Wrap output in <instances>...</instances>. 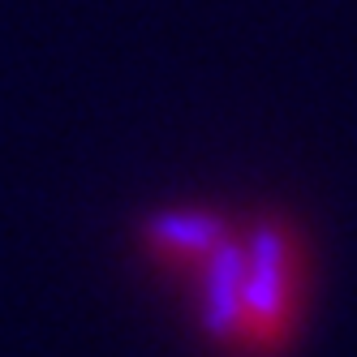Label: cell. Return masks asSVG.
<instances>
[{
  "label": "cell",
  "mask_w": 357,
  "mask_h": 357,
  "mask_svg": "<svg viewBox=\"0 0 357 357\" xmlns=\"http://www.w3.org/2000/svg\"><path fill=\"white\" fill-rule=\"evenodd\" d=\"M185 289L198 301L202 336L220 357H284L310 310L314 259L289 215H233Z\"/></svg>",
  "instance_id": "1"
}]
</instances>
